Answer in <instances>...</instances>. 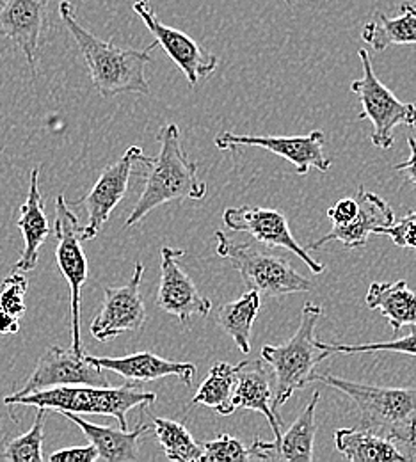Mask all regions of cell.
Here are the masks:
<instances>
[{"label":"cell","instance_id":"6da1fadb","mask_svg":"<svg viewBox=\"0 0 416 462\" xmlns=\"http://www.w3.org/2000/svg\"><path fill=\"white\" fill-rule=\"evenodd\" d=\"M161 152L157 157H139L137 164L144 170V187L132 208L125 228L141 223L152 210L168 203L199 201L207 196V183L198 176V162L189 161L180 143V128L168 123L159 132Z\"/></svg>","mask_w":416,"mask_h":462},{"label":"cell","instance_id":"7a4b0ae2","mask_svg":"<svg viewBox=\"0 0 416 462\" xmlns=\"http://www.w3.org/2000/svg\"><path fill=\"white\" fill-rule=\"evenodd\" d=\"M60 14L88 64L93 86L104 98L123 93H150L144 68L152 62V51L157 47V42L144 51L119 49L113 42H104L89 32L77 20L69 0L60 2Z\"/></svg>","mask_w":416,"mask_h":462},{"label":"cell","instance_id":"3957f363","mask_svg":"<svg viewBox=\"0 0 416 462\" xmlns=\"http://www.w3.org/2000/svg\"><path fill=\"white\" fill-rule=\"evenodd\" d=\"M315 381L338 390L355 402L361 429L388 438L399 448L402 447L413 456L416 450V388L372 386L317 372Z\"/></svg>","mask_w":416,"mask_h":462},{"label":"cell","instance_id":"277c9868","mask_svg":"<svg viewBox=\"0 0 416 462\" xmlns=\"http://www.w3.org/2000/svg\"><path fill=\"white\" fill-rule=\"evenodd\" d=\"M157 401L155 393H148L135 381L118 388L111 386H52L27 395H9L4 405H34L47 411L75 414H104L118 420L119 429L128 430L126 412L137 405H150Z\"/></svg>","mask_w":416,"mask_h":462},{"label":"cell","instance_id":"5b68a950","mask_svg":"<svg viewBox=\"0 0 416 462\" xmlns=\"http://www.w3.org/2000/svg\"><path fill=\"white\" fill-rule=\"evenodd\" d=\"M324 310L306 302L300 311L298 331L283 346H263L262 359L273 370L274 407H282L298 390L315 381L317 365L331 356L315 340V328Z\"/></svg>","mask_w":416,"mask_h":462},{"label":"cell","instance_id":"8992f818","mask_svg":"<svg viewBox=\"0 0 416 462\" xmlns=\"http://www.w3.org/2000/svg\"><path fill=\"white\" fill-rule=\"evenodd\" d=\"M216 253L232 262L247 290L273 299L313 289L308 278L300 276L283 256L274 254L267 245L236 242L223 231H216Z\"/></svg>","mask_w":416,"mask_h":462},{"label":"cell","instance_id":"52a82bcc","mask_svg":"<svg viewBox=\"0 0 416 462\" xmlns=\"http://www.w3.org/2000/svg\"><path fill=\"white\" fill-rule=\"evenodd\" d=\"M363 75L351 84L361 106L359 119H368L374 126L372 144L379 150H392L395 144L393 128L406 125L416 128V106L401 102L375 75L366 49L357 51Z\"/></svg>","mask_w":416,"mask_h":462},{"label":"cell","instance_id":"ba28073f","mask_svg":"<svg viewBox=\"0 0 416 462\" xmlns=\"http://www.w3.org/2000/svg\"><path fill=\"white\" fill-rule=\"evenodd\" d=\"M56 238L58 267L69 287L71 348L77 354H84L80 340V291L88 282V258L82 249V226L62 194L56 199Z\"/></svg>","mask_w":416,"mask_h":462},{"label":"cell","instance_id":"9c48e42d","mask_svg":"<svg viewBox=\"0 0 416 462\" xmlns=\"http://www.w3.org/2000/svg\"><path fill=\"white\" fill-rule=\"evenodd\" d=\"M132 9L143 20L146 29L155 36L157 45H161L164 52L185 73L192 88H196L203 79L210 77L217 69L219 58L208 52L198 42H194L189 34L162 23L150 0H135L132 4Z\"/></svg>","mask_w":416,"mask_h":462},{"label":"cell","instance_id":"30bf717a","mask_svg":"<svg viewBox=\"0 0 416 462\" xmlns=\"http://www.w3.org/2000/svg\"><path fill=\"white\" fill-rule=\"evenodd\" d=\"M324 132L313 130L308 135L296 137H274V135H237L232 132H223L216 137L214 144L219 150H236V148H262L285 161H289L296 173L306 176L311 168L320 173L331 170V159L324 153Z\"/></svg>","mask_w":416,"mask_h":462},{"label":"cell","instance_id":"8fae6325","mask_svg":"<svg viewBox=\"0 0 416 462\" xmlns=\"http://www.w3.org/2000/svg\"><path fill=\"white\" fill-rule=\"evenodd\" d=\"M143 150L139 146H130L118 162L107 166L93 189L79 201L69 207H84L88 212V225L82 226V242L97 238L102 226L109 221L113 210L121 203L128 192V183L134 166H137Z\"/></svg>","mask_w":416,"mask_h":462},{"label":"cell","instance_id":"7c38bea8","mask_svg":"<svg viewBox=\"0 0 416 462\" xmlns=\"http://www.w3.org/2000/svg\"><path fill=\"white\" fill-rule=\"evenodd\" d=\"M144 265L135 263L132 280L123 287H106L100 313L91 322V335L98 342H109L123 333H135L146 322V308L141 297Z\"/></svg>","mask_w":416,"mask_h":462},{"label":"cell","instance_id":"4fadbf2b","mask_svg":"<svg viewBox=\"0 0 416 462\" xmlns=\"http://www.w3.org/2000/svg\"><path fill=\"white\" fill-rule=\"evenodd\" d=\"M226 228L237 233H247L258 244L271 249L283 247L299 256L313 274H322L324 265L311 258L308 251L294 238L287 217L273 208L262 207H237L226 208L223 214Z\"/></svg>","mask_w":416,"mask_h":462},{"label":"cell","instance_id":"5bb4252c","mask_svg":"<svg viewBox=\"0 0 416 462\" xmlns=\"http://www.w3.org/2000/svg\"><path fill=\"white\" fill-rule=\"evenodd\" d=\"M109 386L104 368L86 359L84 354H77L71 346H49L38 359V365L25 386L13 395H27L38 390L52 386Z\"/></svg>","mask_w":416,"mask_h":462},{"label":"cell","instance_id":"9a60e30c","mask_svg":"<svg viewBox=\"0 0 416 462\" xmlns=\"http://www.w3.org/2000/svg\"><path fill=\"white\" fill-rule=\"evenodd\" d=\"M185 249L164 245L161 249V285L157 291V308L173 315L181 324L192 317H208L212 310L210 299L199 293L194 282L180 267Z\"/></svg>","mask_w":416,"mask_h":462},{"label":"cell","instance_id":"2e32d148","mask_svg":"<svg viewBox=\"0 0 416 462\" xmlns=\"http://www.w3.org/2000/svg\"><path fill=\"white\" fill-rule=\"evenodd\" d=\"M0 5V34L22 51L29 62L32 79H36L49 0H7Z\"/></svg>","mask_w":416,"mask_h":462},{"label":"cell","instance_id":"e0dca14e","mask_svg":"<svg viewBox=\"0 0 416 462\" xmlns=\"http://www.w3.org/2000/svg\"><path fill=\"white\" fill-rule=\"evenodd\" d=\"M320 401V393L315 392L298 420L289 427L285 434L274 443L256 439L249 447L251 461H313V447L317 434L315 411Z\"/></svg>","mask_w":416,"mask_h":462},{"label":"cell","instance_id":"ac0fdd59","mask_svg":"<svg viewBox=\"0 0 416 462\" xmlns=\"http://www.w3.org/2000/svg\"><path fill=\"white\" fill-rule=\"evenodd\" d=\"M357 216L346 225H333L331 231L319 240L311 242L308 249H320L328 242L338 240L349 249L365 247L370 235H377L381 228H386L395 223V214L390 205L377 194L359 187L356 196Z\"/></svg>","mask_w":416,"mask_h":462},{"label":"cell","instance_id":"d6986e66","mask_svg":"<svg viewBox=\"0 0 416 462\" xmlns=\"http://www.w3.org/2000/svg\"><path fill=\"white\" fill-rule=\"evenodd\" d=\"M232 407L234 411L242 407L262 412L274 432V441L282 438V416L274 412L273 375L265 363L260 359L240 361L236 365V390L232 397Z\"/></svg>","mask_w":416,"mask_h":462},{"label":"cell","instance_id":"ffe728a7","mask_svg":"<svg viewBox=\"0 0 416 462\" xmlns=\"http://www.w3.org/2000/svg\"><path fill=\"white\" fill-rule=\"evenodd\" d=\"M88 361L98 365L104 370L115 372L126 381L150 383L164 377H177L185 386H190L196 377V366L192 363H179L155 356L153 352H135L123 357H97L84 354Z\"/></svg>","mask_w":416,"mask_h":462},{"label":"cell","instance_id":"44dd1931","mask_svg":"<svg viewBox=\"0 0 416 462\" xmlns=\"http://www.w3.org/2000/svg\"><path fill=\"white\" fill-rule=\"evenodd\" d=\"M16 226L23 236V251L18 262L13 265L16 273H31L36 269L40 260V249L51 235L49 219L45 214L43 198L40 192V170L34 168L31 173V183L25 203L20 207Z\"/></svg>","mask_w":416,"mask_h":462},{"label":"cell","instance_id":"7402d4cb","mask_svg":"<svg viewBox=\"0 0 416 462\" xmlns=\"http://www.w3.org/2000/svg\"><path fill=\"white\" fill-rule=\"evenodd\" d=\"M66 420L75 423L88 441L97 448L98 461L130 462L139 459V438L152 427L141 421L134 430H123L109 425H97L75 412H60Z\"/></svg>","mask_w":416,"mask_h":462},{"label":"cell","instance_id":"603a6c76","mask_svg":"<svg viewBox=\"0 0 416 462\" xmlns=\"http://www.w3.org/2000/svg\"><path fill=\"white\" fill-rule=\"evenodd\" d=\"M361 38L375 52H383L395 45H416V4L404 2L401 13L393 18L377 11L363 27Z\"/></svg>","mask_w":416,"mask_h":462},{"label":"cell","instance_id":"cb8c5ba5","mask_svg":"<svg viewBox=\"0 0 416 462\" xmlns=\"http://www.w3.org/2000/svg\"><path fill=\"white\" fill-rule=\"evenodd\" d=\"M337 450L351 462L411 461L393 441L366 429H338Z\"/></svg>","mask_w":416,"mask_h":462},{"label":"cell","instance_id":"d4e9b609","mask_svg":"<svg viewBox=\"0 0 416 462\" xmlns=\"http://www.w3.org/2000/svg\"><path fill=\"white\" fill-rule=\"evenodd\" d=\"M365 302L370 310L381 311L395 333L404 326L416 328V293L404 280L395 283H372Z\"/></svg>","mask_w":416,"mask_h":462},{"label":"cell","instance_id":"484cf974","mask_svg":"<svg viewBox=\"0 0 416 462\" xmlns=\"http://www.w3.org/2000/svg\"><path fill=\"white\" fill-rule=\"evenodd\" d=\"M262 310L260 293L247 290L240 299L226 302L217 311V326L236 342L240 352H251V329Z\"/></svg>","mask_w":416,"mask_h":462},{"label":"cell","instance_id":"4316f807","mask_svg":"<svg viewBox=\"0 0 416 462\" xmlns=\"http://www.w3.org/2000/svg\"><path fill=\"white\" fill-rule=\"evenodd\" d=\"M236 390V366L230 363H216L207 379L196 392L192 405H205L217 411L221 416L234 414L232 397Z\"/></svg>","mask_w":416,"mask_h":462},{"label":"cell","instance_id":"83f0119b","mask_svg":"<svg viewBox=\"0 0 416 462\" xmlns=\"http://www.w3.org/2000/svg\"><path fill=\"white\" fill-rule=\"evenodd\" d=\"M157 441L161 443L166 457L175 462L199 461L203 445H199L185 425L170 418L152 416Z\"/></svg>","mask_w":416,"mask_h":462},{"label":"cell","instance_id":"f1b7e54d","mask_svg":"<svg viewBox=\"0 0 416 462\" xmlns=\"http://www.w3.org/2000/svg\"><path fill=\"white\" fill-rule=\"evenodd\" d=\"M36 420L32 427L16 438H7L2 445V459L11 462L43 461V438L47 409L36 407Z\"/></svg>","mask_w":416,"mask_h":462},{"label":"cell","instance_id":"f546056e","mask_svg":"<svg viewBox=\"0 0 416 462\" xmlns=\"http://www.w3.org/2000/svg\"><path fill=\"white\" fill-rule=\"evenodd\" d=\"M319 346L326 348L329 354H363V352H399L416 357V329L408 337L397 338L392 342H379V344H357V346H344V344H326L319 342Z\"/></svg>","mask_w":416,"mask_h":462},{"label":"cell","instance_id":"4dcf8cb0","mask_svg":"<svg viewBox=\"0 0 416 462\" xmlns=\"http://www.w3.org/2000/svg\"><path fill=\"white\" fill-rule=\"evenodd\" d=\"M223 462V461H251L249 448H245L237 438L228 434L217 436L214 441L203 445V454L199 462Z\"/></svg>","mask_w":416,"mask_h":462},{"label":"cell","instance_id":"1f68e13d","mask_svg":"<svg viewBox=\"0 0 416 462\" xmlns=\"http://www.w3.org/2000/svg\"><path fill=\"white\" fill-rule=\"evenodd\" d=\"M29 282L22 273L13 271L0 285V308L20 319L25 313V293Z\"/></svg>","mask_w":416,"mask_h":462},{"label":"cell","instance_id":"d6a6232c","mask_svg":"<svg viewBox=\"0 0 416 462\" xmlns=\"http://www.w3.org/2000/svg\"><path fill=\"white\" fill-rule=\"evenodd\" d=\"M377 235H388L395 245L416 251V212L408 214L406 217L386 228H381Z\"/></svg>","mask_w":416,"mask_h":462},{"label":"cell","instance_id":"836d02e7","mask_svg":"<svg viewBox=\"0 0 416 462\" xmlns=\"http://www.w3.org/2000/svg\"><path fill=\"white\" fill-rule=\"evenodd\" d=\"M51 462H95L98 461V452L97 448L89 443L86 447H71V448H62L54 454L49 456Z\"/></svg>","mask_w":416,"mask_h":462},{"label":"cell","instance_id":"e575fe53","mask_svg":"<svg viewBox=\"0 0 416 462\" xmlns=\"http://www.w3.org/2000/svg\"><path fill=\"white\" fill-rule=\"evenodd\" d=\"M357 216V201L353 198L340 199L335 207L328 210V217L333 221V225H346L351 223Z\"/></svg>","mask_w":416,"mask_h":462},{"label":"cell","instance_id":"d590c367","mask_svg":"<svg viewBox=\"0 0 416 462\" xmlns=\"http://www.w3.org/2000/svg\"><path fill=\"white\" fill-rule=\"evenodd\" d=\"M408 146H410V159L406 162H401L393 168L395 173L404 174L408 181L416 185V139L413 135L408 137Z\"/></svg>","mask_w":416,"mask_h":462},{"label":"cell","instance_id":"8d00e7d4","mask_svg":"<svg viewBox=\"0 0 416 462\" xmlns=\"http://www.w3.org/2000/svg\"><path fill=\"white\" fill-rule=\"evenodd\" d=\"M20 331V322L14 315L7 313L4 308H0V337L5 335H16Z\"/></svg>","mask_w":416,"mask_h":462},{"label":"cell","instance_id":"74e56055","mask_svg":"<svg viewBox=\"0 0 416 462\" xmlns=\"http://www.w3.org/2000/svg\"><path fill=\"white\" fill-rule=\"evenodd\" d=\"M283 2H287V4H291V5H292L296 0H283Z\"/></svg>","mask_w":416,"mask_h":462},{"label":"cell","instance_id":"f35d334b","mask_svg":"<svg viewBox=\"0 0 416 462\" xmlns=\"http://www.w3.org/2000/svg\"><path fill=\"white\" fill-rule=\"evenodd\" d=\"M2 2H4V0H0V4H2Z\"/></svg>","mask_w":416,"mask_h":462}]
</instances>
